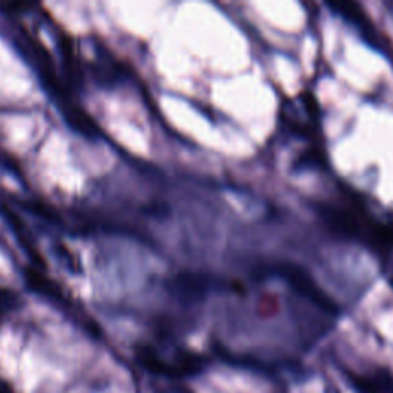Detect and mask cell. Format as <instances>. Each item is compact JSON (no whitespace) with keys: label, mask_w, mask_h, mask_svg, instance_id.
<instances>
[{"label":"cell","mask_w":393,"mask_h":393,"mask_svg":"<svg viewBox=\"0 0 393 393\" xmlns=\"http://www.w3.org/2000/svg\"><path fill=\"white\" fill-rule=\"evenodd\" d=\"M331 8L341 14L342 17L347 19L349 22L355 24L356 26H360L361 30H364V33L369 34V37H375L374 34V26H372L369 17L366 16V12L361 8L358 3H352V2H333L331 3Z\"/></svg>","instance_id":"3957f363"},{"label":"cell","mask_w":393,"mask_h":393,"mask_svg":"<svg viewBox=\"0 0 393 393\" xmlns=\"http://www.w3.org/2000/svg\"><path fill=\"white\" fill-rule=\"evenodd\" d=\"M275 272L283 277L292 289L297 290L298 294L309 298L312 303H315L327 313H337L338 306L333 299L329 297L326 292L320 288L317 281L313 280L309 272H306L303 268L297 266L292 263H277L274 268Z\"/></svg>","instance_id":"7a4b0ae2"},{"label":"cell","mask_w":393,"mask_h":393,"mask_svg":"<svg viewBox=\"0 0 393 393\" xmlns=\"http://www.w3.org/2000/svg\"><path fill=\"white\" fill-rule=\"evenodd\" d=\"M347 202L340 204L318 203L317 211L324 225L342 238L360 241L376 252L393 249V223L376 220L355 195L344 194Z\"/></svg>","instance_id":"6da1fadb"},{"label":"cell","mask_w":393,"mask_h":393,"mask_svg":"<svg viewBox=\"0 0 393 393\" xmlns=\"http://www.w3.org/2000/svg\"><path fill=\"white\" fill-rule=\"evenodd\" d=\"M0 393H11L8 385H6V383L2 380H0Z\"/></svg>","instance_id":"5b68a950"},{"label":"cell","mask_w":393,"mask_h":393,"mask_svg":"<svg viewBox=\"0 0 393 393\" xmlns=\"http://www.w3.org/2000/svg\"><path fill=\"white\" fill-rule=\"evenodd\" d=\"M327 164V155L324 146L320 141L311 143L304 151L297 157L295 169H321Z\"/></svg>","instance_id":"277c9868"}]
</instances>
